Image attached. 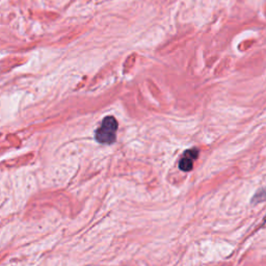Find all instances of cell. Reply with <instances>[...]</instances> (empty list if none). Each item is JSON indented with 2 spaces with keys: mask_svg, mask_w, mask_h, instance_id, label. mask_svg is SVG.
Listing matches in <instances>:
<instances>
[{
  "mask_svg": "<svg viewBox=\"0 0 266 266\" xmlns=\"http://www.w3.org/2000/svg\"><path fill=\"white\" fill-rule=\"evenodd\" d=\"M117 122L113 116L108 115L103 119L100 127L97 129L95 138L100 144H113L116 140Z\"/></svg>",
  "mask_w": 266,
  "mask_h": 266,
  "instance_id": "cell-1",
  "label": "cell"
},
{
  "mask_svg": "<svg viewBox=\"0 0 266 266\" xmlns=\"http://www.w3.org/2000/svg\"><path fill=\"white\" fill-rule=\"evenodd\" d=\"M198 156H199L198 149L187 150L179 162L180 170L183 172H189L194 168V161L198 158Z\"/></svg>",
  "mask_w": 266,
  "mask_h": 266,
  "instance_id": "cell-2",
  "label": "cell"
},
{
  "mask_svg": "<svg viewBox=\"0 0 266 266\" xmlns=\"http://www.w3.org/2000/svg\"><path fill=\"white\" fill-rule=\"evenodd\" d=\"M266 200V189H260L258 193L254 196L253 202L254 203H259Z\"/></svg>",
  "mask_w": 266,
  "mask_h": 266,
  "instance_id": "cell-3",
  "label": "cell"
}]
</instances>
